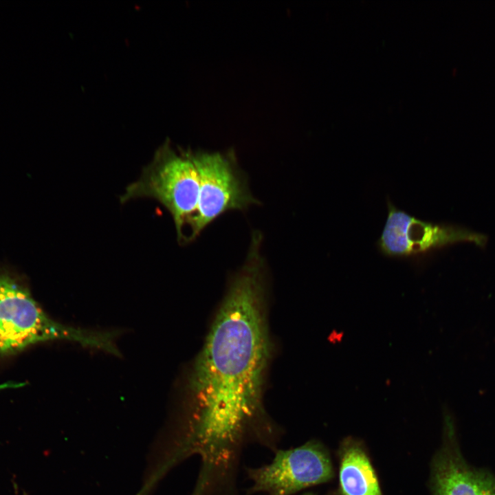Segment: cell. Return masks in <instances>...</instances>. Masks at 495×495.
<instances>
[{
    "instance_id": "cell-1",
    "label": "cell",
    "mask_w": 495,
    "mask_h": 495,
    "mask_svg": "<svg viewBox=\"0 0 495 495\" xmlns=\"http://www.w3.org/2000/svg\"><path fill=\"white\" fill-rule=\"evenodd\" d=\"M265 286L263 258L250 252L195 362L191 399L175 448L183 459L199 456L205 480L236 477L248 447L275 452L285 435L263 404L270 354Z\"/></svg>"
},
{
    "instance_id": "cell-2",
    "label": "cell",
    "mask_w": 495,
    "mask_h": 495,
    "mask_svg": "<svg viewBox=\"0 0 495 495\" xmlns=\"http://www.w3.org/2000/svg\"><path fill=\"white\" fill-rule=\"evenodd\" d=\"M115 334L76 329L50 318L29 291L0 274V355H10L43 342L66 340L115 354Z\"/></svg>"
},
{
    "instance_id": "cell-3",
    "label": "cell",
    "mask_w": 495,
    "mask_h": 495,
    "mask_svg": "<svg viewBox=\"0 0 495 495\" xmlns=\"http://www.w3.org/2000/svg\"><path fill=\"white\" fill-rule=\"evenodd\" d=\"M199 178L192 152L177 151L168 143L155 153L140 177L127 186L122 203L131 199L153 198L171 214L178 240L182 243L197 208Z\"/></svg>"
},
{
    "instance_id": "cell-4",
    "label": "cell",
    "mask_w": 495,
    "mask_h": 495,
    "mask_svg": "<svg viewBox=\"0 0 495 495\" xmlns=\"http://www.w3.org/2000/svg\"><path fill=\"white\" fill-rule=\"evenodd\" d=\"M274 454L270 463L245 468L250 483L246 495H294L333 477L329 453L318 441L278 449Z\"/></svg>"
},
{
    "instance_id": "cell-5",
    "label": "cell",
    "mask_w": 495,
    "mask_h": 495,
    "mask_svg": "<svg viewBox=\"0 0 495 495\" xmlns=\"http://www.w3.org/2000/svg\"><path fill=\"white\" fill-rule=\"evenodd\" d=\"M192 157L199 178V195L186 243L223 213L258 203L230 154L192 152Z\"/></svg>"
},
{
    "instance_id": "cell-6",
    "label": "cell",
    "mask_w": 495,
    "mask_h": 495,
    "mask_svg": "<svg viewBox=\"0 0 495 495\" xmlns=\"http://www.w3.org/2000/svg\"><path fill=\"white\" fill-rule=\"evenodd\" d=\"M388 215L377 241L380 252L389 257L410 258L461 243L483 247L485 235L450 224L417 219L397 208L387 199Z\"/></svg>"
},
{
    "instance_id": "cell-7",
    "label": "cell",
    "mask_w": 495,
    "mask_h": 495,
    "mask_svg": "<svg viewBox=\"0 0 495 495\" xmlns=\"http://www.w3.org/2000/svg\"><path fill=\"white\" fill-rule=\"evenodd\" d=\"M443 415V441L431 466L432 495H495V476L467 463L453 417L447 410Z\"/></svg>"
},
{
    "instance_id": "cell-8",
    "label": "cell",
    "mask_w": 495,
    "mask_h": 495,
    "mask_svg": "<svg viewBox=\"0 0 495 495\" xmlns=\"http://www.w3.org/2000/svg\"><path fill=\"white\" fill-rule=\"evenodd\" d=\"M339 480L341 495H382L371 461L355 440L344 441L340 448Z\"/></svg>"
},
{
    "instance_id": "cell-9",
    "label": "cell",
    "mask_w": 495,
    "mask_h": 495,
    "mask_svg": "<svg viewBox=\"0 0 495 495\" xmlns=\"http://www.w3.org/2000/svg\"><path fill=\"white\" fill-rule=\"evenodd\" d=\"M302 495H316V494H315L313 492H305V493L302 494Z\"/></svg>"
}]
</instances>
